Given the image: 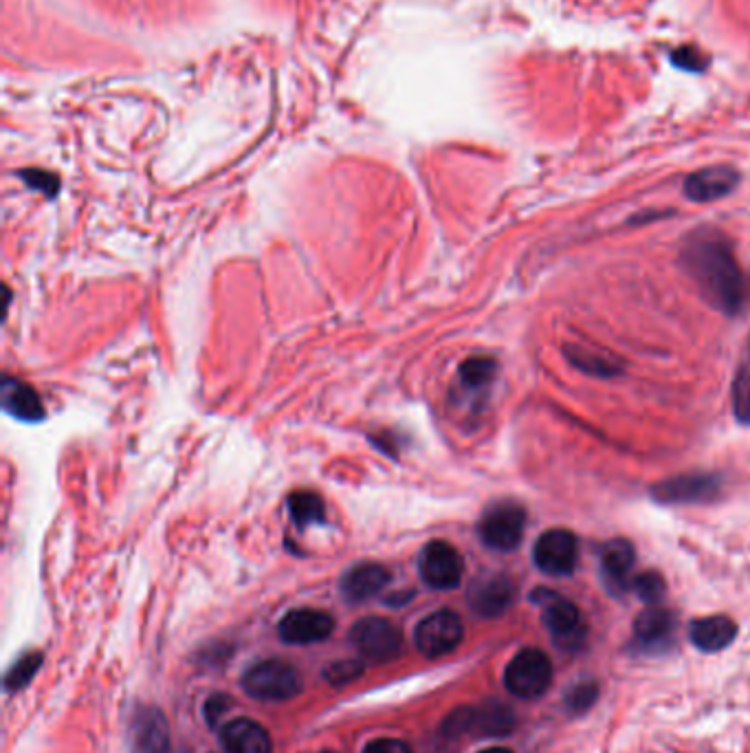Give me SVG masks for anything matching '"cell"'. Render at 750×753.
<instances>
[{
	"label": "cell",
	"instance_id": "1",
	"mask_svg": "<svg viewBox=\"0 0 750 753\" xmlns=\"http://www.w3.org/2000/svg\"><path fill=\"white\" fill-rule=\"evenodd\" d=\"M680 265L713 309L727 316L742 311L747 280L727 234L711 227L689 234L680 251Z\"/></svg>",
	"mask_w": 750,
	"mask_h": 753
},
{
	"label": "cell",
	"instance_id": "2",
	"mask_svg": "<svg viewBox=\"0 0 750 753\" xmlns=\"http://www.w3.org/2000/svg\"><path fill=\"white\" fill-rule=\"evenodd\" d=\"M4 20H13L16 29H4V38L16 40L22 58L64 65H104L121 62V53L100 40L84 38L64 24L29 9L22 0L13 2V13L4 9Z\"/></svg>",
	"mask_w": 750,
	"mask_h": 753
},
{
	"label": "cell",
	"instance_id": "3",
	"mask_svg": "<svg viewBox=\"0 0 750 753\" xmlns=\"http://www.w3.org/2000/svg\"><path fill=\"white\" fill-rule=\"evenodd\" d=\"M112 22L139 29L192 24L212 11L214 0H76Z\"/></svg>",
	"mask_w": 750,
	"mask_h": 753
},
{
	"label": "cell",
	"instance_id": "4",
	"mask_svg": "<svg viewBox=\"0 0 750 753\" xmlns=\"http://www.w3.org/2000/svg\"><path fill=\"white\" fill-rule=\"evenodd\" d=\"M242 690L262 703H284L296 698L302 687V674L282 658H264L253 663L240 678Z\"/></svg>",
	"mask_w": 750,
	"mask_h": 753
},
{
	"label": "cell",
	"instance_id": "5",
	"mask_svg": "<svg viewBox=\"0 0 750 753\" xmlns=\"http://www.w3.org/2000/svg\"><path fill=\"white\" fill-rule=\"evenodd\" d=\"M527 529V509L513 501L493 503L478 523V536L484 546L498 553L516 551Z\"/></svg>",
	"mask_w": 750,
	"mask_h": 753
},
{
	"label": "cell",
	"instance_id": "6",
	"mask_svg": "<svg viewBox=\"0 0 750 753\" xmlns=\"http://www.w3.org/2000/svg\"><path fill=\"white\" fill-rule=\"evenodd\" d=\"M552 674V661L543 650L524 647L509 661L504 670V685L513 696L533 701L548 692Z\"/></svg>",
	"mask_w": 750,
	"mask_h": 753
},
{
	"label": "cell",
	"instance_id": "7",
	"mask_svg": "<svg viewBox=\"0 0 750 753\" xmlns=\"http://www.w3.org/2000/svg\"><path fill=\"white\" fill-rule=\"evenodd\" d=\"M533 602L541 608L543 624L557 646L566 652L583 646L586 626L579 608L572 602L546 588H539L533 593Z\"/></svg>",
	"mask_w": 750,
	"mask_h": 753
},
{
	"label": "cell",
	"instance_id": "8",
	"mask_svg": "<svg viewBox=\"0 0 750 753\" xmlns=\"http://www.w3.org/2000/svg\"><path fill=\"white\" fill-rule=\"evenodd\" d=\"M350 642L357 652L372 665H386L401 656L403 635L401 631L383 617L359 620L350 628Z\"/></svg>",
	"mask_w": 750,
	"mask_h": 753
},
{
	"label": "cell",
	"instance_id": "9",
	"mask_svg": "<svg viewBox=\"0 0 750 753\" xmlns=\"http://www.w3.org/2000/svg\"><path fill=\"white\" fill-rule=\"evenodd\" d=\"M516 727V714L498 703L489 701L480 707H460L456 710L447 721L442 732L447 736H462V734H476V736H507Z\"/></svg>",
	"mask_w": 750,
	"mask_h": 753
},
{
	"label": "cell",
	"instance_id": "10",
	"mask_svg": "<svg viewBox=\"0 0 750 753\" xmlns=\"http://www.w3.org/2000/svg\"><path fill=\"white\" fill-rule=\"evenodd\" d=\"M464 624L458 613L442 608L421 620L414 628V646L428 658H438L462 644Z\"/></svg>",
	"mask_w": 750,
	"mask_h": 753
},
{
	"label": "cell",
	"instance_id": "11",
	"mask_svg": "<svg viewBox=\"0 0 750 753\" xmlns=\"http://www.w3.org/2000/svg\"><path fill=\"white\" fill-rule=\"evenodd\" d=\"M421 579L433 591H453L464 575V559L456 546L444 539H433L419 557Z\"/></svg>",
	"mask_w": 750,
	"mask_h": 753
},
{
	"label": "cell",
	"instance_id": "12",
	"mask_svg": "<svg viewBox=\"0 0 750 753\" xmlns=\"http://www.w3.org/2000/svg\"><path fill=\"white\" fill-rule=\"evenodd\" d=\"M536 566L552 577L572 575L579 564V539L568 529H548L533 548Z\"/></svg>",
	"mask_w": 750,
	"mask_h": 753
},
{
	"label": "cell",
	"instance_id": "13",
	"mask_svg": "<svg viewBox=\"0 0 750 753\" xmlns=\"http://www.w3.org/2000/svg\"><path fill=\"white\" fill-rule=\"evenodd\" d=\"M722 480L716 474H684L667 478L651 489V496L662 505L711 503L720 496Z\"/></svg>",
	"mask_w": 750,
	"mask_h": 753
},
{
	"label": "cell",
	"instance_id": "14",
	"mask_svg": "<svg viewBox=\"0 0 750 753\" xmlns=\"http://www.w3.org/2000/svg\"><path fill=\"white\" fill-rule=\"evenodd\" d=\"M334 631V620L318 608H296L278 626L280 640L289 646H311L326 642Z\"/></svg>",
	"mask_w": 750,
	"mask_h": 753
},
{
	"label": "cell",
	"instance_id": "15",
	"mask_svg": "<svg viewBox=\"0 0 750 753\" xmlns=\"http://www.w3.org/2000/svg\"><path fill=\"white\" fill-rule=\"evenodd\" d=\"M516 602V584L507 575H487L473 582L469 591V606L480 617H500Z\"/></svg>",
	"mask_w": 750,
	"mask_h": 753
},
{
	"label": "cell",
	"instance_id": "16",
	"mask_svg": "<svg viewBox=\"0 0 750 753\" xmlns=\"http://www.w3.org/2000/svg\"><path fill=\"white\" fill-rule=\"evenodd\" d=\"M390 571L374 562H361L348 568L339 582V591L346 602L363 604L377 597L390 584Z\"/></svg>",
	"mask_w": 750,
	"mask_h": 753
},
{
	"label": "cell",
	"instance_id": "17",
	"mask_svg": "<svg viewBox=\"0 0 750 753\" xmlns=\"http://www.w3.org/2000/svg\"><path fill=\"white\" fill-rule=\"evenodd\" d=\"M676 617L671 611L649 606L634 622V646L641 652H662L673 644Z\"/></svg>",
	"mask_w": 750,
	"mask_h": 753
},
{
	"label": "cell",
	"instance_id": "18",
	"mask_svg": "<svg viewBox=\"0 0 750 753\" xmlns=\"http://www.w3.org/2000/svg\"><path fill=\"white\" fill-rule=\"evenodd\" d=\"M738 184H740L738 170H733L729 166H713V168H704V170L693 172L684 181V195H687V199H691L696 204H709V201H718V199L731 195Z\"/></svg>",
	"mask_w": 750,
	"mask_h": 753
},
{
	"label": "cell",
	"instance_id": "19",
	"mask_svg": "<svg viewBox=\"0 0 750 753\" xmlns=\"http://www.w3.org/2000/svg\"><path fill=\"white\" fill-rule=\"evenodd\" d=\"M637 564V551L632 542L617 538L610 539L601 548V573L612 593H626L632 588L630 575Z\"/></svg>",
	"mask_w": 750,
	"mask_h": 753
},
{
	"label": "cell",
	"instance_id": "20",
	"mask_svg": "<svg viewBox=\"0 0 750 753\" xmlns=\"http://www.w3.org/2000/svg\"><path fill=\"white\" fill-rule=\"evenodd\" d=\"M130 736L137 753H168L170 750V727L157 707L137 710Z\"/></svg>",
	"mask_w": 750,
	"mask_h": 753
},
{
	"label": "cell",
	"instance_id": "21",
	"mask_svg": "<svg viewBox=\"0 0 750 753\" xmlns=\"http://www.w3.org/2000/svg\"><path fill=\"white\" fill-rule=\"evenodd\" d=\"M224 753H273L269 732L251 719H233L220 732Z\"/></svg>",
	"mask_w": 750,
	"mask_h": 753
},
{
	"label": "cell",
	"instance_id": "22",
	"mask_svg": "<svg viewBox=\"0 0 750 753\" xmlns=\"http://www.w3.org/2000/svg\"><path fill=\"white\" fill-rule=\"evenodd\" d=\"M738 637V624L727 615H713L691 622L689 640L702 652H720L731 646Z\"/></svg>",
	"mask_w": 750,
	"mask_h": 753
},
{
	"label": "cell",
	"instance_id": "23",
	"mask_svg": "<svg viewBox=\"0 0 750 753\" xmlns=\"http://www.w3.org/2000/svg\"><path fill=\"white\" fill-rule=\"evenodd\" d=\"M2 408L11 417L20 422H29V424L40 422L44 417V408H42L38 393L29 388L27 384L16 382L11 377H7L2 384Z\"/></svg>",
	"mask_w": 750,
	"mask_h": 753
},
{
	"label": "cell",
	"instance_id": "24",
	"mask_svg": "<svg viewBox=\"0 0 750 753\" xmlns=\"http://www.w3.org/2000/svg\"><path fill=\"white\" fill-rule=\"evenodd\" d=\"M289 512H291V518L293 523L304 529V527H311V525H322L323 518H326V507H323V501L313 494V492H298L289 498Z\"/></svg>",
	"mask_w": 750,
	"mask_h": 753
},
{
	"label": "cell",
	"instance_id": "25",
	"mask_svg": "<svg viewBox=\"0 0 750 753\" xmlns=\"http://www.w3.org/2000/svg\"><path fill=\"white\" fill-rule=\"evenodd\" d=\"M496 373H498V364L493 359L473 357L460 366V384L471 393L487 390L491 382L496 379Z\"/></svg>",
	"mask_w": 750,
	"mask_h": 753
},
{
	"label": "cell",
	"instance_id": "26",
	"mask_svg": "<svg viewBox=\"0 0 750 753\" xmlns=\"http://www.w3.org/2000/svg\"><path fill=\"white\" fill-rule=\"evenodd\" d=\"M40 665H42V654L40 652H27V654H22L9 667V672L4 674V690L7 692L24 690L31 683V678L38 674Z\"/></svg>",
	"mask_w": 750,
	"mask_h": 753
},
{
	"label": "cell",
	"instance_id": "27",
	"mask_svg": "<svg viewBox=\"0 0 750 753\" xmlns=\"http://www.w3.org/2000/svg\"><path fill=\"white\" fill-rule=\"evenodd\" d=\"M733 408H736V417L744 426H750V346L747 359L733 384Z\"/></svg>",
	"mask_w": 750,
	"mask_h": 753
},
{
	"label": "cell",
	"instance_id": "28",
	"mask_svg": "<svg viewBox=\"0 0 750 753\" xmlns=\"http://www.w3.org/2000/svg\"><path fill=\"white\" fill-rule=\"evenodd\" d=\"M363 674V663L361 661H352V658H343V661H334L323 670V678L334 685V687H343L352 681H357Z\"/></svg>",
	"mask_w": 750,
	"mask_h": 753
},
{
	"label": "cell",
	"instance_id": "29",
	"mask_svg": "<svg viewBox=\"0 0 750 753\" xmlns=\"http://www.w3.org/2000/svg\"><path fill=\"white\" fill-rule=\"evenodd\" d=\"M632 591L639 595V600H643L644 604L656 606L664 597V579L656 571H647L643 575L634 577Z\"/></svg>",
	"mask_w": 750,
	"mask_h": 753
},
{
	"label": "cell",
	"instance_id": "30",
	"mask_svg": "<svg viewBox=\"0 0 750 753\" xmlns=\"http://www.w3.org/2000/svg\"><path fill=\"white\" fill-rule=\"evenodd\" d=\"M599 696V687L597 683H590V681H583V683H577L568 694H566V705L572 714H581L586 710L592 707V703L597 701Z\"/></svg>",
	"mask_w": 750,
	"mask_h": 753
},
{
	"label": "cell",
	"instance_id": "31",
	"mask_svg": "<svg viewBox=\"0 0 750 753\" xmlns=\"http://www.w3.org/2000/svg\"><path fill=\"white\" fill-rule=\"evenodd\" d=\"M361 753H414L406 741L399 739H377L368 743Z\"/></svg>",
	"mask_w": 750,
	"mask_h": 753
},
{
	"label": "cell",
	"instance_id": "32",
	"mask_svg": "<svg viewBox=\"0 0 750 753\" xmlns=\"http://www.w3.org/2000/svg\"><path fill=\"white\" fill-rule=\"evenodd\" d=\"M229 705H231V701H229V696H224V694H212V696L208 698L203 714H206V721H208L210 727H214L216 723L220 721V716L229 710Z\"/></svg>",
	"mask_w": 750,
	"mask_h": 753
},
{
	"label": "cell",
	"instance_id": "33",
	"mask_svg": "<svg viewBox=\"0 0 750 753\" xmlns=\"http://www.w3.org/2000/svg\"><path fill=\"white\" fill-rule=\"evenodd\" d=\"M269 4H273L280 11H289V13H298L311 4H316L318 0H267Z\"/></svg>",
	"mask_w": 750,
	"mask_h": 753
},
{
	"label": "cell",
	"instance_id": "34",
	"mask_svg": "<svg viewBox=\"0 0 750 753\" xmlns=\"http://www.w3.org/2000/svg\"><path fill=\"white\" fill-rule=\"evenodd\" d=\"M478 753H513L511 750H507V747H489V750H482V752Z\"/></svg>",
	"mask_w": 750,
	"mask_h": 753
},
{
	"label": "cell",
	"instance_id": "35",
	"mask_svg": "<svg viewBox=\"0 0 750 753\" xmlns=\"http://www.w3.org/2000/svg\"><path fill=\"white\" fill-rule=\"evenodd\" d=\"M320 753H334V752H320Z\"/></svg>",
	"mask_w": 750,
	"mask_h": 753
}]
</instances>
